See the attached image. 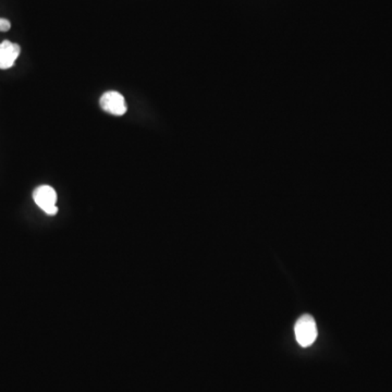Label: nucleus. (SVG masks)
Listing matches in <instances>:
<instances>
[{
	"mask_svg": "<svg viewBox=\"0 0 392 392\" xmlns=\"http://www.w3.org/2000/svg\"><path fill=\"white\" fill-rule=\"evenodd\" d=\"M11 27V23L9 20L0 18V32H7Z\"/></svg>",
	"mask_w": 392,
	"mask_h": 392,
	"instance_id": "39448f33",
	"label": "nucleus"
},
{
	"mask_svg": "<svg viewBox=\"0 0 392 392\" xmlns=\"http://www.w3.org/2000/svg\"><path fill=\"white\" fill-rule=\"evenodd\" d=\"M99 104L103 111L113 115H123L127 111L125 97L118 92H106L102 96Z\"/></svg>",
	"mask_w": 392,
	"mask_h": 392,
	"instance_id": "7ed1b4c3",
	"label": "nucleus"
},
{
	"mask_svg": "<svg viewBox=\"0 0 392 392\" xmlns=\"http://www.w3.org/2000/svg\"><path fill=\"white\" fill-rule=\"evenodd\" d=\"M294 333H295V338L300 346L303 348L312 346L318 335L315 319L309 314H304L295 323Z\"/></svg>",
	"mask_w": 392,
	"mask_h": 392,
	"instance_id": "f257e3e1",
	"label": "nucleus"
},
{
	"mask_svg": "<svg viewBox=\"0 0 392 392\" xmlns=\"http://www.w3.org/2000/svg\"><path fill=\"white\" fill-rule=\"evenodd\" d=\"M21 47L10 41L0 43V69L7 70L15 66V60L20 56Z\"/></svg>",
	"mask_w": 392,
	"mask_h": 392,
	"instance_id": "20e7f679",
	"label": "nucleus"
},
{
	"mask_svg": "<svg viewBox=\"0 0 392 392\" xmlns=\"http://www.w3.org/2000/svg\"><path fill=\"white\" fill-rule=\"evenodd\" d=\"M33 199L39 209L44 211L47 215H56L58 213L57 207V193L54 188L49 186H41L33 192Z\"/></svg>",
	"mask_w": 392,
	"mask_h": 392,
	"instance_id": "f03ea898",
	"label": "nucleus"
}]
</instances>
